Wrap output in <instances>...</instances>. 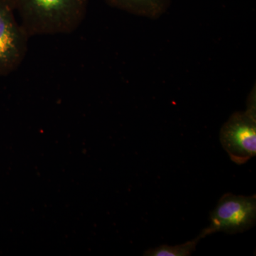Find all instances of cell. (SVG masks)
I'll return each instance as SVG.
<instances>
[{"label":"cell","instance_id":"cell-1","mask_svg":"<svg viewBox=\"0 0 256 256\" xmlns=\"http://www.w3.org/2000/svg\"><path fill=\"white\" fill-rule=\"evenodd\" d=\"M28 36L72 33L82 24L88 0H9Z\"/></svg>","mask_w":256,"mask_h":256},{"label":"cell","instance_id":"cell-2","mask_svg":"<svg viewBox=\"0 0 256 256\" xmlns=\"http://www.w3.org/2000/svg\"><path fill=\"white\" fill-rule=\"evenodd\" d=\"M220 142L236 164L248 162L256 154V87L248 98L246 110L232 114L220 130Z\"/></svg>","mask_w":256,"mask_h":256},{"label":"cell","instance_id":"cell-3","mask_svg":"<svg viewBox=\"0 0 256 256\" xmlns=\"http://www.w3.org/2000/svg\"><path fill=\"white\" fill-rule=\"evenodd\" d=\"M256 196L227 193L210 212V225L202 230L204 238L216 232L242 233L256 224Z\"/></svg>","mask_w":256,"mask_h":256},{"label":"cell","instance_id":"cell-4","mask_svg":"<svg viewBox=\"0 0 256 256\" xmlns=\"http://www.w3.org/2000/svg\"><path fill=\"white\" fill-rule=\"evenodd\" d=\"M28 37L16 21L9 0H0V76L12 73L22 63Z\"/></svg>","mask_w":256,"mask_h":256},{"label":"cell","instance_id":"cell-5","mask_svg":"<svg viewBox=\"0 0 256 256\" xmlns=\"http://www.w3.org/2000/svg\"><path fill=\"white\" fill-rule=\"evenodd\" d=\"M110 6L126 12L156 20L169 9L171 0H104Z\"/></svg>","mask_w":256,"mask_h":256},{"label":"cell","instance_id":"cell-6","mask_svg":"<svg viewBox=\"0 0 256 256\" xmlns=\"http://www.w3.org/2000/svg\"><path fill=\"white\" fill-rule=\"evenodd\" d=\"M204 238L203 236L200 235L193 240L176 246L161 245L154 248L148 249L144 252L146 256H190L195 252L197 244Z\"/></svg>","mask_w":256,"mask_h":256}]
</instances>
